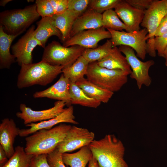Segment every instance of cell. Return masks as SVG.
Instances as JSON below:
<instances>
[{
	"label": "cell",
	"instance_id": "cell-30",
	"mask_svg": "<svg viewBox=\"0 0 167 167\" xmlns=\"http://www.w3.org/2000/svg\"><path fill=\"white\" fill-rule=\"evenodd\" d=\"M122 1L121 0H91L89 8L101 14L107 10L114 8Z\"/></svg>",
	"mask_w": 167,
	"mask_h": 167
},
{
	"label": "cell",
	"instance_id": "cell-35",
	"mask_svg": "<svg viewBox=\"0 0 167 167\" xmlns=\"http://www.w3.org/2000/svg\"><path fill=\"white\" fill-rule=\"evenodd\" d=\"M47 154L33 156L29 167H50L47 159Z\"/></svg>",
	"mask_w": 167,
	"mask_h": 167
},
{
	"label": "cell",
	"instance_id": "cell-18",
	"mask_svg": "<svg viewBox=\"0 0 167 167\" xmlns=\"http://www.w3.org/2000/svg\"><path fill=\"white\" fill-rule=\"evenodd\" d=\"M102 27V14L88 8L75 21L70 38L83 31L97 29Z\"/></svg>",
	"mask_w": 167,
	"mask_h": 167
},
{
	"label": "cell",
	"instance_id": "cell-25",
	"mask_svg": "<svg viewBox=\"0 0 167 167\" xmlns=\"http://www.w3.org/2000/svg\"><path fill=\"white\" fill-rule=\"evenodd\" d=\"M89 63L81 55L71 65L64 67L62 73L71 82L75 83L86 75Z\"/></svg>",
	"mask_w": 167,
	"mask_h": 167
},
{
	"label": "cell",
	"instance_id": "cell-4",
	"mask_svg": "<svg viewBox=\"0 0 167 167\" xmlns=\"http://www.w3.org/2000/svg\"><path fill=\"white\" fill-rule=\"evenodd\" d=\"M40 15L36 4L29 5L23 9L4 11L0 13V23L9 34H20Z\"/></svg>",
	"mask_w": 167,
	"mask_h": 167
},
{
	"label": "cell",
	"instance_id": "cell-16",
	"mask_svg": "<svg viewBox=\"0 0 167 167\" xmlns=\"http://www.w3.org/2000/svg\"><path fill=\"white\" fill-rule=\"evenodd\" d=\"M70 81L62 74L58 81L47 89L36 92L33 94L34 98L47 97L64 102L68 107L71 105L69 91Z\"/></svg>",
	"mask_w": 167,
	"mask_h": 167
},
{
	"label": "cell",
	"instance_id": "cell-33",
	"mask_svg": "<svg viewBox=\"0 0 167 167\" xmlns=\"http://www.w3.org/2000/svg\"><path fill=\"white\" fill-rule=\"evenodd\" d=\"M62 155V153L56 148L47 154V161L50 167H66L63 161Z\"/></svg>",
	"mask_w": 167,
	"mask_h": 167
},
{
	"label": "cell",
	"instance_id": "cell-7",
	"mask_svg": "<svg viewBox=\"0 0 167 167\" xmlns=\"http://www.w3.org/2000/svg\"><path fill=\"white\" fill-rule=\"evenodd\" d=\"M167 14V0H153L149 7L144 11L140 25L148 31L147 53L151 57L156 56L154 46L156 31L162 18Z\"/></svg>",
	"mask_w": 167,
	"mask_h": 167
},
{
	"label": "cell",
	"instance_id": "cell-27",
	"mask_svg": "<svg viewBox=\"0 0 167 167\" xmlns=\"http://www.w3.org/2000/svg\"><path fill=\"white\" fill-rule=\"evenodd\" d=\"M113 46L110 39L94 49H85L82 56L89 63L98 61L107 56Z\"/></svg>",
	"mask_w": 167,
	"mask_h": 167
},
{
	"label": "cell",
	"instance_id": "cell-14",
	"mask_svg": "<svg viewBox=\"0 0 167 167\" xmlns=\"http://www.w3.org/2000/svg\"><path fill=\"white\" fill-rule=\"evenodd\" d=\"M74 108L71 105L65 109L64 111L56 117L37 123H32L25 125L29 127L27 129H20L19 136L21 137L28 136L36 131L42 129H50L59 123H69L77 124L79 123L75 120Z\"/></svg>",
	"mask_w": 167,
	"mask_h": 167
},
{
	"label": "cell",
	"instance_id": "cell-3",
	"mask_svg": "<svg viewBox=\"0 0 167 167\" xmlns=\"http://www.w3.org/2000/svg\"><path fill=\"white\" fill-rule=\"evenodd\" d=\"M64 67L51 65L42 60L36 63L22 64L18 76L17 87L22 89L35 85L46 86L62 73Z\"/></svg>",
	"mask_w": 167,
	"mask_h": 167
},
{
	"label": "cell",
	"instance_id": "cell-24",
	"mask_svg": "<svg viewBox=\"0 0 167 167\" xmlns=\"http://www.w3.org/2000/svg\"><path fill=\"white\" fill-rule=\"evenodd\" d=\"M92 156L89 145L82 148L75 153H64L62 155L64 164L71 167H86Z\"/></svg>",
	"mask_w": 167,
	"mask_h": 167
},
{
	"label": "cell",
	"instance_id": "cell-28",
	"mask_svg": "<svg viewBox=\"0 0 167 167\" xmlns=\"http://www.w3.org/2000/svg\"><path fill=\"white\" fill-rule=\"evenodd\" d=\"M13 155L1 167H29L33 155L27 153L24 148L20 146L15 148Z\"/></svg>",
	"mask_w": 167,
	"mask_h": 167
},
{
	"label": "cell",
	"instance_id": "cell-31",
	"mask_svg": "<svg viewBox=\"0 0 167 167\" xmlns=\"http://www.w3.org/2000/svg\"><path fill=\"white\" fill-rule=\"evenodd\" d=\"M35 4L37 12L42 18L52 17L55 15L50 0H36Z\"/></svg>",
	"mask_w": 167,
	"mask_h": 167
},
{
	"label": "cell",
	"instance_id": "cell-39",
	"mask_svg": "<svg viewBox=\"0 0 167 167\" xmlns=\"http://www.w3.org/2000/svg\"><path fill=\"white\" fill-rule=\"evenodd\" d=\"M6 152L2 147L0 145V165H4L8 161Z\"/></svg>",
	"mask_w": 167,
	"mask_h": 167
},
{
	"label": "cell",
	"instance_id": "cell-2",
	"mask_svg": "<svg viewBox=\"0 0 167 167\" xmlns=\"http://www.w3.org/2000/svg\"><path fill=\"white\" fill-rule=\"evenodd\" d=\"M71 126L61 123L50 129L41 130L27 136L26 152L33 156L50 153L63 140Z\"/></svg>",
	"mask_w": 167,
	"mask_h": 167
},
{
	"label": "cell",
	"instance_id": "cell-41",
	"mask_svg": "<svg viewBox=\"0 0 167 167\" xmlns=\"http://www.w3.org/2000/svg\"><path fill=\"white\" fill-rule=\"evenodd\" d=\"M162 57L165 59V65L167 66V46L165 48L162 55Z\"/></svg>",
	"mask_w": 167,
	"mask_h": 167
},
{
	"label": "cell",
	"instance_id": "cell-37",
	"mask_svg": "<svg viewBox=\"0 0 167 167\" xmlns=\"http://www.w3.org/2000/svg\"><path fill=\"white\" fill-rule=\"evenodd\" d=\"M153 0H126L125 1L132 6L145 11L150 6Z\"/></svg>",
	"mask_w": 167,
	"mask_h": 167
},
{
	"label": "cell",
	"instance_id": "cell-23",
	"mask_svg": "<svg viewBox=\"0 0 167 167\" xmlns=\"http://www.w3.org/2000/svg\"><path fill=\"white\" fill-rule=\"evenodd\" d=\"M75 84L89 97L100 102L107 103L114 93L104 89L88 80L84 77L79 79Z\"/></svg>",
	"mask_w": 167,
	"mask_h": 167
},
{
	"label": "cell",
	"instance_id": "cell-26",
	"mask_svg": "<svg viewBox=\"0 0 167 167\" xmlns=\"http://www.w3.org/2000/svg\"><path fill=\"white\" fill-rule=\"evenodd\" d=\"M69 91L71 105L96 108L101 104L100 101L88 97L75 83L70 81Z\"/></svg>",
	"mask_w": 167,
	"mask_h": 167
},
{
	"label": "cell",
	"instance_id": "cell-43",
	"mask_svg": "<svg viewBox=\"0 0 167 167\" xmlns=\"http://www.w3.org/2000/svg\"><path fill=\"white\" fill-rule=\"evenodd\" d=\"M27 1H28V2H32L33 1H34V0H32H32H27Z\"/></svg>",
	"mask_w": 167,
	"mask_h": 167
},
{
	"label": "cell",
	"instance_id": "cell-12",
	"mask_svg": "<svg viewBox=\"0 0 167 167\" xmlns=\"http://www.w3.org/2000/svg\"><path fill=\"white\" fill-rule=\"evenodd\" d=\"M66 105L62 101H58L55 102L54 106L47 109L35 111L28 107L24 104L20 105V112L16 113V116L24 121L25 125L38 121L41 122L54 118L63 112Z\"/></svg>",
	"mask_w": 167,
	"mask_h": 167
},
{
	"label": "cell",
	"instance_id": "cell-32",
	"mask_svg": "<svg viewBox=\"0 0 167 167\" xmlns=\"http://www.w3.org/2000/svg\"><path fill=\"white\" fill-rule=\"evenodd\" d=\"M90 0H68V9L80 15L87 10Z\"/></svg>",
	"mask_w": 167,
	"mask_h": 167
},
{
	"label": "cell",
	"instance_id": "cell-22",
	"mask_svg": "<svg viewBox=\"0 0 167 167\" xmlns=\"http://www.w3.org/2000/svg\"><path fill=\"white\" fill-rule=\"evenodd\" d=\"M80 15L75 12L67 9L62 14L55 15L52 17L54 25L61 33V41L63 43L70 38L73 24Z\"/></svg>",
	"mask_w": 167,
	"mask_h": 167
},
{
	"label": "cell",
	"instance_id": "cell-29",
	"mask_svg": "<svg viewBox=\"0 0 167 167\" xmlns=\"http://www.w3.org/2000/svg\"><path fill=\"white\" fill-rule=\"evenodd\" d=\"M102 24L103 27L107 29L128 31L126 25L120 20L115 10L113 9L107 10L102 14Z\"/></svg>",
	"mask_w": 167,
	"mask_h": 167
},
{
	"label": "cell",
	"instance_id": "cell-5",
	"mask_svg": "<svg viewBox=\"0 0 167 167\" xmlns=\"http://www.w3.org/2000/svg\"><path fill=\"white\" fill-rule=\"evenodd\" d=\"M128 75V72L120 70L101 67L95 62L89 63L86 76L90 82L114 93L119 91L127 83Z\"/></svg>",
	"mask_w": 167,
	"mask_h": 167
},
{
	"label": "cell",
	"instance_id": "cell-38",
	"mask_svg": "<svg viewBox=\"0 0 167 167\" xmlns=\"http://www.w3.org/2000/svg\"><path fill=\"white\" fill-rule=\"evenodd\" d=\"M167 32V14L161 19L156 31L155 37L159 36Z\"/></svg>",
	"mask_w": 167,
	"mask_h": 167
},
{
	"label": "cell",
	"instance_id": "cell-11",
	"mask_svg": "<svg viewBox=\"0 0 167 167\" xmlns=\"http://www.w3.org/2000/svg\"><path fill=\"white\" fill-rule=\"evenodd\" d=\"M35 26L32 25L26 33L11 47L12 54L20 66L32 63V53L37 46L43 47L41 42L34 37Z\"/></svg>",
	"mask_w": 167,
	"mask_h": 167
},
{
	"label": "cell",
	"instance_id": "cell-42",
	"mask_svg": "<svg viewBox=\"0 0 167 167\" xmlns=\"http://www.w3.org/2000/svg\"><path fill=\"white\" fill-rule=\"evenodd\" d=\"M13 0H1L0 1V6L4 7L9 2Z\"/></svg>",
	"mask_w": 167,
	"mask_h": 167
},
{
	"label": "cell",
	"instance_id": "cell-36",
	"mask_svg": "<svg viewBox=\"0 0 167 167\" xmlns=\"http://www.w3.org/2000/svg\"><path fill=\"white\" fill-rule=\"evenodd\" d=\"M55 15H59L68 9V0H50Z\"/></svg>",
	"mask_w": 167,
	"mask_h": 167
},
{
	"label": "cell",
	"instance_id": "cell-8",
	"mask_svg": "<svg viewBox=\"0 0 167 167\" xmlns=\"http://www.w3.org/2000/svg\"><path fill=\"white\" fill-rule=\"evenodd\" d=\"M111 36L113 47L120 45L129 46L135 50L137 56L144 60L147 53L146 40L148 31L145 28L138 31L128 32L107 29Z\"/></svg>",
	"mask_w": 167,
	"mask_h": 167
},
{
	"label": "cell",
	"instance_id": "cell-21",
	"mask_svg": "<svg viewBox=\"0 0 167 167\" xmlns=\"http://www.w3.org/2000/svg\"><path fill=\"white\" fill-rule=\"evenodd\" d=\"M117 47H113L105 57L97 61L98 65L110 70H120L130 75L131 70L125 56Z\"/></svg>",
	"mask_w": 167,
	"mask_h": 167
},
{
	"label": "cell",
	"instance_id": "cell-10",
	"mask_svg": "<svg viewBox=\"0 0 167 167\" xmlns=\"http://www.w3.org/2000/svg\"><path fill=\"white\" fill-rule=\"evenodd\" d=\"M95 135L87 129L72 126L63 140L56 148L62 153L70 152L89 145L94 140Z\"/></svg>",
	"mask_w": 167,
	"mask_h": 167
},
{
	"label": "cell",
	"instance_id": "cell-13",
	"mask_svg": "<svg viewBox=\"0 0 167 167\" xmlns=\"http://www.w3.org/2000/svg\"><path fill=\"white\" fill-rule=\"evenodd\" d=\"M111 38L110 32L102 27L79 32L63 43V45L68 47L78 45L85 49H94L101 41Z\"/></svg>",
	"mask_w": 167,
	"mask_h": 167
},
{
	"label": "cell",
	"instance_id": "cell-1",
	"mask_svg": "<svg viewBox=\"0 0 167 167\" xmlns=\"http://www.w3.org/2000/svg\"><path fill=\"white\" fill-rule=\"evenodd\" d=\"M89 146L100 167H129L124 159L125 148L114 135L94 139Z\"/></svg>",
	"mask_w": 167,
	"mask_h": 167
},
{
	"label": "cell",
	"instance_id": "cell-15",
	"mask_svg": "<svg viewBox=\"0 0 167 167\" xmlns=\"http://www.w3.org/2000/svg\"><path fill=\"white\" fill-rule=\"evenodd\" d=\"M114 10L128 29V32L138 31L144 16V11L137 9L122 1L115 7Z\"/></svg>",
	"mask_w": 167,
	"mask_h": 167
},
{
	"label": "cell",
	"instance_id": "cell-6",
	"mask_svg": "<svg viewBox=\"0 0 167 167\" xmlns=\"http://www.w3.org/2000/svg\"><path fill=\"white\" fill-rule=\"evenodd\" d=\"M85 49L78 45L66 47L54 41L44 48L41 60L52 65L66 67L81 56Z\"/></svg>",
	"mask_w": 167,
	"mask_h": 167
},
{
	"label": "cell",
	"instance_id": "cell-17",
	"mask_svg": "<svg viewBox=\"0 0 167 167\" xmlns=\"http://www.w3.org/2000/svg\"><path fill=\"white\" fill-rule=\"evenodd\" d=\"M20 130L13 119L6 118L2 120L0 124V145L9 159L14 153V141L15 137L19 135Z\"/></svg>",
	"mask_w": 167,
	"mask_h": 167
},
{
	"label": "cell",
	"instance_id": "cell-9",
	"mask_svg": "<svg viewBox=\"0 0 167 167\" xmlns=\"http://www.w3.org/2000/svg\"><path fill=\"white\" fill-rule=\"evenodd\" d=\"M118 48L125 55L131 70L130 77L136 81L138 88L141 89L143 85L149 86L152 81L149 70L154 64V61L152 60L145 62L141 61L135 55L134 50L129 46L120 45Z\"/></svg>",
	"mask_w": 167,
	"mask_h": 167
},
{
	"label": "cell",
	"instance_id": "cell-20",
	"mask_svg": "<svg viewBox=\"0 0 167 167\" xmlns=\"http://www.w3.org/2000/svg\"><path fill=\"white\" fill-rule=\"evenodd\" d=\"M36 24L37 27L34 31V36L41 42L44 48L48 39L51 36H57L62 41L61 33L54 25L52 17L42 18Z\"/></svg>",
	"mask_w": 167,
	"mask_h": 167
},
{
	"label": "cell",
	"instance_id": "cell-40",
	"mask_svg": "<svg viewBox=\"0 0 167 167\" xmlns=\"http://www.w3.org/2000/svg\"><path fill=\"white\" fill-rule=\"evenodd\" d=\"M88 167H100L96 159L93 156L88 163Z\"/></svg>",
	"mask_w": 167,
	"mask_h": 167
},
{
	"label": "cell",
	"instance_id": "cell-34",
	"mask_svg": "<svg viewBox=\"0 0 167 167\" xmlns=\"http://www.w3.org/2000/svg\"><path fill=\"white\" fill-rule=\"evenodd\" d=\"M154 46L158 56L162 57L163 53L167 46V32L159 36L155 37Z\"/></svg>",
	"mask_w": 167,
	"mask_h": 167
},
{
	"label": "cell",
	"instance_id": "cell-19",
	"mask_svg": "<svg viewBox=\"0 0 167 167\" xmlns=\"http://www.w3.org/2000/svg\"><path fill=\"white\" fill-rule=\"evenodd\" d=\"M20 34H7L4 31L2 26L0 25V68L9 69L15 61V57L11 54L10 49L13 41Z\"/></svg>",
	"mask_w": 167,
	"mask_h": 167
}]
</instances>
